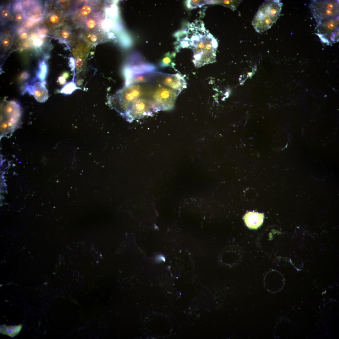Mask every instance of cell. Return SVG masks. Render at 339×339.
I'll return each instance as SVG.
<instances>
[{"mask_svg": "<svg viewBox=\"0 0 339 339\" xmlns=\"http://www.w3.org/2000/svg\"><path fill=\"white\" fill-rule=\"evenodd\" d=\"M183 32L181 46L192 49L193 62L197 67L215 61L218 46L217 39L206 30L201 21L190 24Z\"/></svg>", "mask_w": 339, "mask_h": 339, "instance_id": "obj_1", "label": "cell"}, {"mask_svg": "<svg viewBox=\"0 0 339 339\" xmlns=\"http://www.w3.org/2000/svg\"><path fill=\"white\" fill-rule=\"evenodd\" d=\"M282 4L280 0H270L260 6L252 21L256 31L261 33L271 27L280 16Z\"/></svg>", "mask_w": 339, "mask_h": 339, "instance_id": "obj_2", "label": "cell"}, {"mask_svg": "<svg viewBox=\"0 0 339 339\" xmlns=\"http://www.w3.org/2000/svg\"><path fill=\"white\" fill-rule=\"evenodd\" d=\"M1 136L10 133L18 126L21 116L19 104L14 101L5 102L1 106Z\"/></svg>", "mask_w": 339, "mask_h": 339, "instance_id": "obj_3", "label": "cell"}, {"mask_svg": "<svg viewBox=\"0 0 339 339\" xmlns=\"http://www.w3.org/2000/svg\"><path fill=\"white\" fill-rule=\"evenodd\" d=\"M309 7L317 24L339 16V1L314 0Z\"/></svg>", "mask_w": 339, "mask_h": 339, "instance_id": "obj_4", "label": "cell"}, {"mask_svg": "<svg viewBox=\"0 0 339 339\" xmlns=\"http://www.w3.org/2000/svg\"><path fill=\"white\" fill-rule=\"evenodd\" d=\"M145 89L138 84L131 85L125 87L110 98V102L112 105L120 107L125 113L131 103L144 94Z\"/></svg>", "mask_w": 339, "mask_h": 339, "instance_id": "obj_5", "label": "cell"}, {"mask_svg": "<svg viewBox=\"0 0 339 339\" xmlns=\"http://www.w3.org/2000/svg\"><path fill=\"white\" fill-rule=\"evenodd\" d=\"M180 92L159 83L153 90L150 99L156 111L173 107Z\"/></svg>", "mask_w": 339, "mask_h": 339, "instance_id": "obj_6", "label": "cell"}, {"mask_svg": "<svg viewBox=\"0 0 339 339\" xmlns=\"http://www.w3.org/2000/svg\"><path fill=\"white\" fill-rule=\"evenodd\" d=\"M339 16L317 24V34L321 41L327 45L338 41Z\"/></svg>", "mask_w": 339, "mask_h": 339, "instance_id": "obj_7", "label": "cell"}, {"mask_svg": "<svg viewBox=\"0 0 339 339\" xmlns=\"http://www.w3.org/2000/svg\"><path fill=\"white\" fill-rule=\"evenodd\" d=\"M126 67L124 71L125 87L132 84L148 82L151 80L155 74L153 68L144 66Z\"/></svg>", "mask_w": 339, "mask_h": 339, "instance_id": "obj_8", "label": "cell"}, {"mask_svg": "<svg viewBox=\"0 0 339 339\" xmlns=\"http://www.w3.org/2000/svg\"><path fill=\"white\" fill-rule=\"evenodd\" d=\"M156 111L150 99L142 97L131 103L126 114L130 119L133 120L143 117L152 111Z\"/></svg>", "mask_w": 339, "mask_h": 339, "instance_id": "obj_9", "label": "cell"}, {"mask_svg": "<svg viewBox=\"0 0 339 339\" xmlns=\"http://www.w3.org/2000/svg\"><path fill=\"white\" fill-rule=\"evenodd\" d=\"M71 12V17L77 25L82 24L88 17L97 11L94 1H87L74 7Z\"/></svg>", "mask_w": 339, "mask_h": 339, "instance_id": "obj_10", "label": "cell"}, {"mask_svg": "<svg viewBox=\"0 0 339 339\" xmlns=\"http://www.w3.org/2000/svg\"><path fill=\"white\" fill-rule=\"evenodd\" d=\"M158 77V82L163 85L180 93L186 88V83L184 77L177 73L168 74L160 73Z\"/></svg>", "mask_w": 339, "mask_h": 339, "instance_id": "obj_11", "label": "cell"}, {"mask_svg": "<svg viewBox=\"0 0 339 339\" xmlns=\"http://www.w3.org/2000/svg\"><path fill=\"white\" fill-rule=\"evenodd\" d=\"M22 10L24 15L33 20H39L43 13L41 4L37 2L24 1L21 3Z\"/></svg>", "mask_w": 339, "mask_h": 339, "instance_id": "obj_12", "label": "cell"}, {"mask_svg": "<svg viewBox=\"0 0 339 339\" xmlns=\"http://www.w3.org/2000/svg\"><path fill=\"white\" fill-rule=\"evenodd\" d=\"M264 215L261 213L254 212H249L243 217L245 223L249 228L256 229L263 223Z\"/></svg>", "mask_w": 339, "mask_h": 339, "instance_id": "obj_13", "label": "cell"}, {"mask_svg": "<svg viewBox=\"0 0 339 339\" xmlns=\"http://www.w3.org/2000/svg\"><path fill=\"white\" fill-rule=\"evenodd\" d=\"M103 18L102 13L97 11L87 18L83 22L82 25L86 31L97 30Z\"/></svg>", "mask_w": 339, "mask_h": 339, "instance_id": "obj_14", "label": "cell"}, {"mask_svg": "<svg viewBox=\"0 0 339 339\" xmlns=\"http://www.w3.org/2000/svg\"><path fill=\"white\" fill-rule=\"evenodd\" d=\"M44 20V23L47 28L54 29L61 25L63 21L62 13L60 12L52 11L48 13Z\"/></svg>", "mask_w": 339, "mask_h": 339, "instance_id": "obj_15", "label": "cell"}, {"mask_svg": "<svg viewBox=\"0 0 339 339\" xmlns=\"http://www.w3.org/2000/svg\"><path fill=\"white\" fill-rule=\"evenodd\" d=\"M31 93L40 102H45L48 97V91L45 86L39 82L34 83L31 87Z\"/></svg>", "mask_w": 339, "mask_h": 339, "instance_id": "obj_16", "label": "cell"}, {"mask_svg": "<svg viewBox=\"0 0 339 339\" xmlns=\"http://www.w3.org/2000/svg\"><path fill=\"white\" fill-rule=\"evenodd\" d=\"M104 37L103 32L96 30L86 31L83 37L84 40L90 44H95L102 41Z\"/></svg>", "mask_w": 339, "mask_h": 339, "instance_id": "obj_17", "label": "cell"}, {"mask_svg": "<svg viewBox=\"0 0 339 339\" xmlns=\"http://www.w3.org/2000/svg\"><path fill=\"white\" fill-rule=\"evenodd\" d=\"M22 327L21 325L15 326L3 325L0 327V332L13 337L19 333Z\"/></svg>", "mask_w": 339, "mask_h": 339, "instance_id": "obj_18", "label": "cell"}, {"mask_svg": "<svg viewBox=\"0 0 339 339\" xmlns=\"http://www.w3.org/2000/svg\"><path fill=\"white\" fill-rule=\"evenodd\" d=\"M72 33L69 28L67 27L58 30L56 34V37L62 41L67 42L71 39L72 36Z\"/></svg>", "mask_w": 339, "mask_h": 339, "instance_id": "obj_19", "label": "cell"}, {"mask_svg": "<svg viewBox=\"0 0 339 339\" xmlns=\"http://www.w3.org/2000/svg\"><path fill=\"white\" fill-rule=\"evenodd\" d=\"M241 1L239 0H212V3L213 4H219L234 10Z\"/></svg>", "mask_w": 339, "mask_h": 339, "instance_id": "obj_20", "label": "cell"}, {"mask_svg": "<svg viewBox=\"0 0 339 339\" xmlns=\"http://www.w3.org/2000/svg\"><path fill=\"white\" fill-rule=\"evenodd\" d=\"M208 4H212V0H189L187 1V7L191 9Z\"/></svg>", "mask_w": 339, "mask_h": 339, "instance_id": "obj_21", "label": "cell"}, {"mask_svg": "<svg viewBox=\"0 0 339 339\" xmlns=\"http://www.w3.org/2000/svg\"><path fill=\"white\" fill-rule=\"evenodd\" d=\"M39 69L38 77L40 80L43 81L46 77L47 71V65L44 61H42L40 63Z\"/></svg>", "mask_w": 339, "mask_h": 339, "instance_id": "obj_22", "label": "cell"}, {"mask_svg": "<svg viewBox=\"0 0 339 339\" xmlns=\"http://www.w3.org/2000/svg\"><path fill=\"white\" fill-rule=\"evenodd\" d=\"M77 88V87L73 83H69L63 87L61 92L67 94H70Z\"/></svg>", "mask_w": 339, "mask_h": 339, "instance_id": "obj_23", "label": "cell"}, {"mask_svg": "<svg viewBox=\"0 0 339 339\" xmlns=\"http://www.w3.org/2000/svg\"><path fill=\"white\" fill-rule=\"evenodd\" d=\"M11 38L8 35H5L2 38L1 44L2 46L5 49L9 48L12 42Z\"/></svg>", "mask_w": 339, "mask_h": 339, "instance_id": "obj_24", "label": "cell"}, {"mask_svg": "<svg viewBox=\"0 0 339 339\" xmlns=\"http://www.w3.org/2000/svg\"><path fill=\"white\" fill-rule=\"evenodd\" d=\"M0 15L2 19H6L10 16V12L8 9L3 8L1 10Z\"/></svg>", "mask_w": 339, "mask_h": 339, "instance_id": "obj_25", "label": "cell"}, {"mask_svg": "<svg viewBox=\"0 0 339 339\" xmlns=\"http://www.w3.org/2000/svg\"><path fill=\"white\" fill-rule=\"evenodd\" d=\"M14 13V19L17 22H21L24 19V14L22 12H19Z\"/></svg>", "mask_w": 339, "mask_h": 339, "instance_id": "obj_26", "label": "cell"}, {"mask_svg": "<svg viewBox=\"0 0 339 339\" xmlns=\"http://www.w3.org/2000/svg\"><path fill=\"white\" fill-rule=\"evenodd\" d=\"M29 35V33L26 30L24 29L20 30L19 32V37L21 39H26L28 38Z\"/></svg>", "mask_w": 339, "mask_h": 339, "instance_id": "obj_27", "label": "cell"}, {"mask_svg": "<svg viewBox=\"0 0 339 339\" xmlns=\"http://www.w3.org/2000/svg\"><path fill=\"white\" fill-rule=\"evenodd\" d=\"M69 66L72 70H74L75 67V62L74 59L72 57L69 58Z\"/></svg>", "mask_w": 339, "mask_h": 339, "instance_id": "obj_28", "label": "cell"}, {"mask_svg": "<svg viewBox=\"0 0 339 339\" xmlns=\"http://www.w3.org/2000/svg\"><path fill=\"white\" fill-rule=\"evenodd\" d=\"M60 82L61 83H64L65 82L64 78L63 77H60L59 79Z\"/></svg>", "mask_w": 339, "mask_h": 339, "instance_id": "obj_29", "label": "cell"}]
</instances>
